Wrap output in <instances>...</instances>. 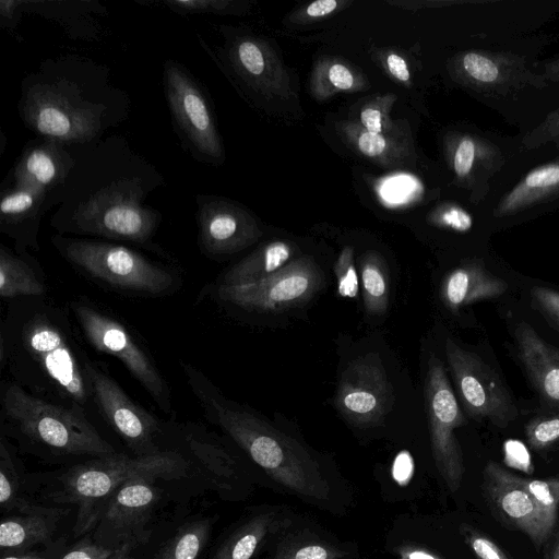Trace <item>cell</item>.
<instances>
[{
  "mask_svg": "<svg viewBox=\"0 0 559 559\" xmlns=\"http://www.w3.org/2000/svg\"><path fill=\"white\" fill-rule=\"evenodd\" d=\"M70 309L49 296L8 302L0 328V367L27 392L95 409L86 355Z\"/></svg>",
  "mask_w": 559,
  "mask_h": 559,
  "instance_id": "obj_1",
  "label": "cell"
},
{
  "mask_svg": "<svg viewBox=\"0 0 559 559\" xmlns=\"http://www.w3.org/2000/svg\"><path fill=\"white\" fill-rule=\"evenodd\" d=\"M204 417L229 437L272 480L311 503L326 506L333 487L319 454L288 424L275 423L227 397L200 369L180 361Z\"/></svg>",
  "mask_w": 559,
  "mask_h": 559,
  "instance_id": "obj_2",
  "label": "cell"
},
{
  "mask_svg": "<svg viewBox=\"0 0 559 559\" xmlns=\"http://www.w3.org/2000/svg\"><path fill=\"white\" fill-rule=\"evenodd\" d=\"M88 415L82 407L33 395L11 379L1 381V436L16 439L35 454L52 459H94L116 453Z\"/></svg>",
  "mask_w": 559,
  "mask_h": 559,
  "instance_id": "obj_3",
  "label": "cell"
},
{
  "mask_svg": "<svg viewBox=\"0 0 559 559\" xmlns=\"http://www.w3.org/2000/svg\"><path fill=\"white\" fill-rule=\"evenodd\" d=\"M389 346L364 338L340 354L333 405L360 435H381L396 419L405 399L406 379Z\"/></svg>",
  "mask_w": 559,
  "mask_h": 559,
  "instance_id": "obj_4",
  "label": "cell"
},
{
  "mask_svg": "<svg viewBox=\"0 0 559 559\" xmlns=\"http://www.w3.org/2000/svg\"><path fill=\"white\" fill-rule=\"evenodd\" d=\"M187 467V462L176 451L143 456L116 452L71 466L61 476L62 489L55 500L76 506L73 533L80 536L95 528L109 500L128 480L138 476L179 478Z\"/></svg>",
  "mask_w": 559,
  "mask_h": 559,
  "instance_id": "obj_5",
  "label": "cell"
},
{
  "mask_svg": "<svg viewBox=\"0 0 559 559\" xmlns=\"http://www.w3.org/2000/svg\"><path fill=\"white\" fill-rule=\"evenodd\" d=\"M51 242L78 272L120 294L162 297L175 293L181 283L173 269L118 242L60 235Z\"/></svg>",
  "mask_w": 559,
  "mask_h": 559,
  "instance_id": "obj_6",
  "label": "cell"
},
{
  "mask_svg": "<svg viewBox=\"0 0 559 559\" xmlns=\"http://www.w3.org/2000/svg\"><path fill=\"white\" fill-rule=\"evenodd\" d=\"M143 195L138 178L117 180L62 206L51 224L60 234L148 246L160 216L143 205Z\"/></svg>",
  "mask_w": 559,
  "mask_h": 559,
  "instance_id": "obj_7",
  "label": "cell"
},
{
  "mask_svg": "<svg viewBox=\"0 0 559 559\" xmlns=\"http://www.w3.org/2000/svg\"><path fill=\"white\" fill-rule=\"evenodd\" d=\"M328 276L317 260L302 254L265 280L243 285L206 284L198 301L210 299L238 319L258 320L298 310L326 286Z\"/></svg>",
  "mask_w": 559,
  "mask_h": 559,
  "instance_id": "obj_8",
  "label": "cell"
},
{
  "mask_svg": "<svg viewBox=\"0 0 559 559\" xmlns=\"http://www.w3.org/2000/svg\"><path fill=\"white\" fill-rule=\"evenodd\" d=\"M79 331L96 352L117 358L160 411L171 413V391L148 348L121 319L79 297L69 304Z\"/></svg>",
  "mask_w": 559,
  "mask_h": 559,
  "instance_id": "obj_9",
  "label": "cell"
},
{
  "mask_svg": "<svg viewBox=\"0 0 559 559\" xmlns=\"http://www.w3.org/2000/svg\"><path fill=\"white\" fill-rule=\"evenodd\" d=\"M423 395L435 464L451 491H455L464 475L455 430L466 424V417L443 360L431 350L425 352L423 361Z\"/></svg>",
  "mask_w": 559,
  "mask_h": 559,
  "instance_id": "obj_10",
  "label": "cell"
},
{
  "mask_svg": "<svg viewBox=\"0 0 559 559\" xmlns=\"http://www.w3.org/2000/svg\"><path fill=\"white\" fill-rule=\"evenodd\" d=\"M103 107L87 102L80 90L66 82H37L27 88L23 117L46 140L81 143L93 140L103 128Z\"/></svg>",
  "mask_w": 559,
  "mask_h": 559,
  "instance_id": "obj_11",
  "label": "cell"
},
{
  "mask_svg": "<svg viewBox=\"0 0 559 559\" xmlns=\"http://www.w3.org/2000/svg\"><path fill=\"white\" fill-rule=\"evenodd\" d=\"M443 352L454 392L468 417L506 428L518 418V407L498 372L479 355L461 346L451 336Z\"/></svg>",
  "mask_w": 559,
  "mask_h": 559,
  "instance_id": "obj_12",
  "label": "cell"
},
{
  "mask_svg": "<svg viewBox=\"0 0 559 559\" xmlns=\"http://www.w3.org/2000/svg\"><path fill=\"white\" fill-rule=\"evenodd\" d=\"M88 376L95 411L134 456L164 451L158 441L163 423L135 403L103 365L91 360Z\"/></svg>",
  "mask_w": 559,
  "mask_h": 559,
  "instance_id": "obj_13",
  "label": "cell"
},
{
  "mask_svg": "<svg viewBox=\"0 0 559 559\" xmlns=\"http://www.w3.org/2000/svg\"><path fill=\"white\" fill-rule=\"evenodd\" d=\"M154 476H138L124 483L109 500L97 525L94 542L110 549L145 544L148 525L160 499Z\"/></svg>",
  "mask_w": 559,
  "mask_h": 559,
  "instance_id": "obj_14",
  "label": "cell"
},
{
  "mask_svg": "<svg viewBox=\"0 0 559 559\" xmlns=\"http://www.w3.org/2000/svg\"><path fill=\"white\" fill-rule=\"evenodd\" d=\"M198 243L211 260H226L262 236L255 219L242 207L222 198L198 197Z\"/></svg>",
  "mask_w": 559,
  "mask_h": 559,
  "instance_id": "obj_15",
  "label": "cell"
},
{
  "mask_svg": "<svg viewBox=\"0 0 559 559\" xmlns=\"http://www.w3.org/2000/svg\"><path fill=\"white\" fill-rule=\"evenodd\" d=\"M164 82L173 117L203 157L223 158L224 151L207 102L197 83L177 63H165Z\"/></svg>",
  "mask_w": 559,
  "mask_h": 559,
  "instance_id": "obj_16",
  "label": "cell"
},
{
  "mask_svg": "<svg viewBox=\"0 0 559 559\" xmlns=\"http://www.w3.org/2000/svg\"><path fill=\"white\" fill-rule=\"evenodd\" d=\"M484 488L490 504L510 525L525 533L535 545H543L551 533L518 475L493 461L484 469Z\"/></svg>",
  "mask_w": 559,
  "mask_h": 559,
  "instance_id": "obj_17",
  "label": "cell"
},
{
  "mask_svg": "<svg viewBox=\"0 0 559 559\" xmlns=\"http://www.w3.org/2000/svg\"><path fill=\"white\" fill-rule=\"evenodd\" d=\"M518 358L542 404L559 413V348L546 342L527 322L514 329Z\"/></svg>",
  "mask_w": 559,
  "mask_h": 559,
  "instance_id": "obj_18",
  "label": "cell"
},
{
  "mask_svg": "<svg viewBox=\"0 0 559 559\" xmlns=\"http://www.w3.org/2000/svg\"><path fill=\"white\" fill-rule=\"evenodd\" d=\"M47 194L40 188L16 185L2 193L0 231L13 239L15 252L39 250L38 229Z\"/></svg>",
  "mask_w": 559,
  "mask_h": 559,
  "instance_id": "obj_19",
  "label": "cell"
},
{
  "mask_svg": "<svg viewBox=\"0 0 559 559\" xmlns=\"http://www.w3.org/2000/svg\"><path fill=\"white\" fill-rule=\"evenodd\" d=\"M508 287V283L487 270L481 260H469L444 274L439 298L444 308L457 312L469 305L498 298Z\"/></svg>",
  "mask_w": 559,
  "mask_h": 559,
  "instance_id": "obj_20",
  "label": "cell"
},
{
  "mask_svg": "<svg viewBox=\"0 0 559 559\" xmlns=\"http://www.w3.org/2000/svg\"><path fill=\"white\" fill-rule=\"evenodd\" d=\"M229 57L239 74L265 95L284 97L289 94V79L271 47L255 37L237 39Z\"/></svg>",
  "mask_w": 559,
  "mask_h": 559,
  "instance_id": "obj_21",
  "label": "cell"
},
{
  "mask_svg": "<svg viewBox=\"0 0 559 559\" xmlns=\"http://www.w3.org/2000/svg\"><path fill=\"white\" fill-rule=\"evenodd\" d=\"M74 160L61 143L46 140L24 151L14 170V185L51 192L71 175Z\"/></svg>",
  "mask_w": 559,
  "mask_h": 559,
  "instance_id": "obj_22",
  "label": "cell"
},
{
  "mask_svg": "<svg viewBox=\"0 0 559 559\" xmlns=\"http://www.w3.org/2000/svg\"><path fill=\"white\" fill-rule=\"evenodd\" d=\"M302 254L305 253L292 241H267L225 269L212 283L217 285L255 283L277 274Z\"/></svg>",
  "mask_w": 559,
  "mask_h": 559,
  "instance_id": "obj_23",
  "label": "cell"
},
{
  "mask_svg": "<svg viewBox=\"0 0 559 559\" xmlns=\"http://www.w3.org/2000/svg\"><path fill=\"white\" fill-rule=\"evenodd\" d=\"M0 296L7 302L48 296L45 271L29 252L17 253L0 246Z\"/></svg>",
  "mask_w": 559,
  "mask_h": 559,
  "instance_id": "obj_24",
  "label": "cell"
},
{
  "mask_svg": "<svg viewBox=\"0 0 559 559\" xmlns=\"http://www.w3.org/2000/svg\"><path fill=\"white\" fill-rule=\"evenodd\" d=\"M61 510L44 508L38 512L3 518L0 524V548L3 556L22 554L47 543L53 535Z\"/></svg>",
  "mask_w": 559,
  "mask_h": 559,
  "instance_id": "obj_25",
  "label": "cell"
},
{
  "mask_svg": "<svg viewBox=\"0 0 559 559\" xmlns=\"http://www.w3.org/2000/svg\"><path fill=\"white\" fill-rule=\"evenodd\" d=\"M362 308L370 320L383 318L391 305L392 281L386 259L374 249L357 258Z\"/></svg>",
  "mask_w": 559,
  "mask_h": 559,
  "instance_id": "obj_26",
  "label": "cell"
},
{
  "mask_svg": "<svg viewBox=\"0 0 559 559\" xmlns=\"http://www.w3.org/2000/svg\"><path fill=\"white\" fill-rule=\"evenodd\" d=\"M559 193V160L532 169L501 200L495 215L518 213Z\"/></svg>",
  "mask_w": 559,
  "mask_h": 559,
  "instance_id": "obj_27",
  "label": "cell"
},
{
  "mask_svg": "<svg viewBox=\"0 0 559 559\" xmlns=\"http://www.w3.org/2000/svg\"><path fill=\"white\" fill-rule=\"evenodd\" d=\"M338 131L352 147L384 167L401 165L411 157L404 143L392 135L370 132L358 122L343 121Z\"/></svg>",
  "mask_w": 559,
  "mask_h": 559,
  "instance_id": "obj_28",
  "label": "cell"
},
{
  "mask_svg": "<svg viewBox=\"0 0 559 559\" xmlns=\"http://www.w3.org/2000/svg\"><path fill=\"white\" fill-rule=\"evenodd\" d=\"M284 527L278 513H260L239 526L215 551L213 559H251L270 533Z\"/></svg>",
  "mask_w": 559,
  "mask_h": 559,
  "instance_id": "obj_29",
  "label": "cell"
},
{
  "mask_svg": "<svg viewBox=\"0 0 559 559\" xmlns=\"http://www.w3.org/2000/svg\"><path fill=\"white\" fill-rule=\"evenodd\" d=\"M367 86L366 78L346 62L324 57L319 59L310 79L312 95L324 100L341 92H357Z\"/></svg>",
  "mask_w": 559,
  "mask_h": 559,
  "instance_id": "obj_30",
  "label": "cell"
},
{
  "mask_svg": "<svg viewBox=\"0 0 559 559\" xmlns=\"http://www.w3.org/2000/svg\"><path fill=\"white\" fill-rule=\"evenodd\" d=\"M0 504L3 512L33 513L45 507L35 506L20 495V477L9 441L0 440Z\"/></svg>",
  "mask_w": 559,
  "mask_h": 559,
  "instance_id": "obj_31",
  "label": "cell"
},
{
  "mask_svg": "<svg viewBox=\"0 0 559 559\" xmlns=\"http://www.w3.org/2000/svg\"><path fill=\"white\" fill-rule=\"evenodd\" d=\"M211 534L209 520H198L180 526L167 540L156 559H198Z\"/></svg>",
  "mask_w": 559,
  "mask_h": 559,
  "instance_id": "obj_32",
  "label": "cell"
},
{
  "mask_svg": "<svg viewBox=\"0 0 559 559\" xmlns=\"http://www.w3.org/2000/svg\"><path fill=\"white\" fill-rule=\"evenodd\" d=\"M519 481L535 500L544 521L551 532L559 508V478L532 479L518 476Z\"/></svg>",
  "mask_w": 559,
  "mask_h": 559,
  "instance_id": "obj_33",
  "label": "cell"
},
{
  "mask_svg": "<svg viewBox=\"0 0 559 559\" xmlns=\"http://www.w3.org/2000/svg\"><path fill=\"white\" fill-rule=\"evenodd\" d=\"M396 99L395 94L388 93L368 100L359 112L358 123L370 132L390 135L394 128L390 112Z\"/></svg>",
  "mask_w": 559,
  "mask_h": 559,
  "instance_id": "obj_34",
  "label": "cell"
},
{
  "mask_svg": "<svg viewBox=\"0 0 559 559\" xmlns=\"http://www.w3.org/2000/svg\"><path fill=\"white\" fill-rule=\"evenodd\" d=\"M333 271L336 278L337 294L343 298H357L360 283L353 246L345 245L341 249L334 262Z\"/></svg>",
  "mask_w": 559,
  "mask_h": 559,
  "instance_id": "obj_35",
  "label": "cell"
},
{
  "mask_svg": "<svg viewBox=\"0 0 559 559\" xmlns=\"http://www.w3.org/2000/svg\"><path fill=\"white\" fill-rule=\"evenodd\" d=\"M347 552L328 542H302L287 545L278 550L274 559H344Z\"/></svg>",
  "mask_w": 559,
  "mask_h": 559,
  "instance_id": "obj_36",
  "label": "cell"
},
{
  "mask_svg": "<svg viewBox=\"0 0 559 559\" xmlns=\"http://www.w3.org/2000/svg\"><path fill=\"white\" fill-rule=\"evenodd\" d=\"M528 444L544 450L559 441V413L533 418L525 429Z\"/></svg>",
  "mask_w": 559,
  "mask_h": 559,
  "instance_id": "obj_37",
  "label": "cell"
},
{
  "mask_svg": "<svg viewBox=\"0 0 559 559\" xmlns=\"http://www.w3.org/2000/svg\"><path fill=\"white\" fill-rule=\"evenodd\" d=\"M464 73L474 82L488 85L497 83L501 76V69L497 61L479 52H467L461 58Z\"/></svg>",
  "mask_w": 559,
  "mask_h": 559,
  "instance_id": "obj_38",
  "label": "cell"
},
{
  "mask_svg": "<svg viewBox=\"0 0 559 559\" xmlns=\"http://www.w3.org/2000/svg\"><path fill=\"white\" fill-rule=\"evenodd\" d=\"M427 221L429 224L439 227L451 229L457 233H466L473 227L472 215L455 204H442L435 209L429 215Z\"/></svg>",
  "mask_w": 559,
  "mask_h": 559,
  "instance_id": "obj_39",
  "label": "cell"
},
{
  "mask_svg": "<svg viewBox=\"0 0 559 559\" xmlns=\"http://www.w3.org/2000/svg\"><path fill=\"white\" fill-rule=\"evenodd\" d=\"M481 148L472 136L460 138L452 154V167L457 178L465 179L471 176L476 159L481 155Z\"/></svg>",
  "mask_w": 559,
  "mask_h": 559,
  "instance_id": "obj_40",
  "label": "cell"
},
{
  "mask_svg": "<svg viewBox=\"0 0 559 559\" xmlns=\"http://www.w3.org/2000/svg\"><path fill=\"white\" fill-rule=\"evenodd\" d=\"M530 295L534 308L559 331V292L544 286H534Z\"/></svg>",
  "mask_w": 559,
  "mask_h": 559,
  "instance_id": "obj_41",
  "label": "cell"
},
{
  "mask_svg": "<svg viewBox=\"0 0 559 559\" xmlns=\"http://www.w3.org/2000/svg\"><path fill=\"white\" fill-rule=\"evenodd\" d=\"M170 9L185 13H228L234 2L228 0H170Z\"/></svg>",
  "mask_w": 559,
  "mask_h": 559,
  "instance_id": "obj_42",
  "label": "cell"
},
{
  "mask_svg": "<svg viewBox=\"0 0 559 559\" xmlns=\"http://www.w3.org/2000/svg\"><path fill=\"white\" fill-rule=\"evenodd\" d=\"M467 543L478 559H509V557L485 535L471 531Z\"/></svg>",
  "mask_w": 559,
  "mask_h": 559,
  "instance_id": "obj_43",
  "label": "cell"
},
{
  "mask_svg": "<svg viewBox=\"0 0 559 559\" xmlns=\"http://www.w3.org/2000/svg\"><path fill=\"white\" fill-rule=\"evenodd\" d=\"M115 550L85 539L74 545L60 559H109Z\"/></svg>",
  "mask_w": 559,
  "mask_h": 559,
  "instance_id": "obj_44",
  "label": "cell"
},
{
  "mask_svg": "<svg viewBox=\"0 0 559 559\" xmlns=\"http://www.w3.org/2000/svg\"><path fill=\"white\" fill-rule=\"evenodd\" d=\"M350 1H338V0H318L308 4L301 13V16L297 17L299 21L316 20L319 17L328 16L337 10L350 4Z\"/></svg>",
  "mask_w": 559,
  "mask_h": 559,
  "instance_id": "obj_45",
  "label": "cell"
},
{
  "mask_svg": "<svg viewBox=\"0 0 559 559\" xmlns=\"http://www.w3.org/2000/svg\"><path fill=\"white\" fill-rule=\"evenodd\" d=\"M388 72L399 82L411 85V72L406 60L397 52H388L384 58Z\"/></svg>",
  "mask_w": 559,
  "mask_h": 559,
  "instance_id": "obj_46",
  "label": "cell"
},
{
  "mask_svg": "<svg viewBox=\"0 0 559 559\" xmlns=\"http://www.w3.org/2000/svg\"><path fill=\"white\" fill-rule=\"evenodd\" d=\"M538 139L555 141L559 144V109L549 116L542 127ZM540 140V141H542Z\"/></svg>",
  "mask_w": 559,
  "mask_h": 559,
  "instance_id": "obj_47",
  "label": "cell"
},
{
  "mask_svg": "<svg viewBox=\"0 0 559 559\" xmlns=\"http://www.w3.org/2000/svg\"><path fill=\"white\" fill-rule=\"evenodd\" d=\"M412 469V460L407 455L401 454L395 461L393 475L395 479L403 481L411 476Z\"/></svg>",
  "mask_w": 559,
  "mask_h": 559,
  "instance_id": "obj_48",
  "label": "cell"
},
{
  "mask_svg": "<svg viewBox=\"0 0 559 559\" xmlns=\"http://www.w3.org/2000/svg\"><path fill=\"white\" fill-rule=\"evenodd\" d=\"M22 1H0V15L3 19H13L17 12L19 5Z\"/></svg>",
  "mask_w": 559,
  "mask_h": 559,
  "instance_id": "obj_49",
  "label": "cell"
},
{
  "mask_svg": "<svg viewBox=\"0 0 559 559\" xmlns=\"http://www.w3.org/2000/svg\"><path fill=\"white\" fill-rule=\"evenodd\" d=\"M132 549L128 545L117 548L109 559H136L131 555Z\"/></svg>",
  "mask_w": 559,
  "mask_h": 559,
  "instance_id": "obj_50",
  "label": "cell"
},
{
  "mask_svg": "<svg viewBox=\"0 0 559 559\" xmlns=\"http://www.w3.org/2000/svg\"><path fill=\"white\" fill-rule=\"evenodd\" d=\"M1 559H48L45 555L39 552H22L15 555L3 556Z\"/></svg>",
  "mask_w": 559,
  "mask_h": 559,
  "instance_id": "obj_51",
  "label": "cell"
},
{
  "mask_svg": "<svg viewBox=\"0 0 559 559\" xmlns=\"http://www.w3.org/2000/svg\"><path fill=\"white\" fill-rule=\"evenodd\" d=\"M406 559H437V558L426 551L413 550L407 554Z\"/></svg>",
  "mask_w": 559,
  "mask_h": 559,
  "instance_id": "obj_52",
  "label": "cell"
},
{
  "mask_svg": "<svg viewBox=\"0 0 559 559\" xmlns=\"http://www.w3.org/2000/svg\"><path fill=\"white\" fill-rule=\"evenodd\" d=\"M552 559H559V537L554 548Z\"/></svg>",
  "mask_w": 559,
  "mask_h": 559,
  "instance_id": "obj_53",
  "label": "cell"
}]
</instances>
